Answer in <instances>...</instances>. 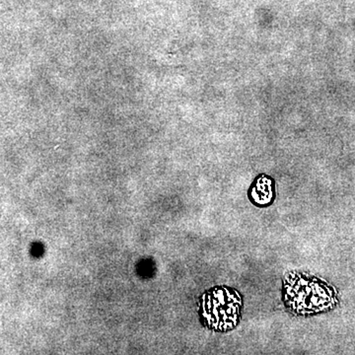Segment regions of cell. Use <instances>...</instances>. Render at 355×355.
Segmentation results:
<instances>
[{
	"label": "cell",
	"mask_w": 355,
	"mask_h": 355,
	"mask_svg": "<svg viewBox=\"0 0 355 355\" xmlns=\"http://www.w3.org/2000/svg\"><path fill=\"white\" fill-rule=\"evenodd\" d=\"M210 296L207 305H203L205 317L209 319L207 321L212 327H217L216 329H230L239 315V299L226 291L214 292Z\"/></svg>",
	"instance_id": "6da1fadb"
},
{
	"label": "cell",
	"mask_w": 355,
	"mask_h": 355,
	"mask_svg": "<svg viewBox=\"0 0 355 355\" xmlns=\"http://www.w3.org/2000/svg\"><path fill=\"white\" fill-rule=\"evenodd\" d=\"M298 284L293 286V289L300 291L299 297H293V303H300L296 306L299 309L306 311H322L328 309L335 302V296L330 287L324 286L319 282H310V280L301 279Z\"/></svg>",
	"instance_id": "7a4b0ae2"
}]
</instances>
